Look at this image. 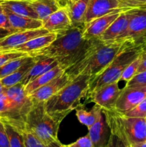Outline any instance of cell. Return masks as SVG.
<instances>
[{
  "instance_id": "cell-1",
  "label": "cell",
  "mask_w": 146,
  "mask_h": 147,
  "mask_svg": "<svg viewBox=\"0 0 146 147\" xmlns=\"http://www.w3.org/2000/svg\"><path fill=\"white\" fill-rule=\"evenodd\" d=\"M93 39L84 38L83 27H72L64 32L57 34V38L50 45L29 53V55L37 59L54 58L60 65L67 70L86 54Z\"/></svg>"
},
{
  "instance_id": "cell-2",
  "label": "cell",
  "mask_w": 146,
  "mask_h": 147,
  "mask_svg": "<svg viewBox=\"0 0 146 147\" xmlns=\"http://www.w3.org/2000/svg\"><path fill=\"white\" fill-rule=\"evenodd\" d=\"M130 45H133L127 40L103 42L94 38L86 54L65 72L71 80L80 75L93 77L100 73L122 50Z\"/></svg>"
},
{
  "instance_id": "cell-3",
  "label": "cell",
  "mask_w": 146,
  "mask_h": 147,
  "mask_svg": "<svg viewBox=\"0 0 146 147\" xmlns=\"http://www.w3.org/2000/svg\"><path fill=\"white\" fill-rule=\"evenodd\" d=\"M91 76L80 75L72 79L60 91L45 101L47 113L59 121L80 104L82 98L87 97Z\"/></svg>"
},
{
  "instance_id": "cell-4",
  "label": "cell",
  "mask_w": 146,
  "mask_h": 147,
  "mask_svg": "<svg viewBox=\"0 0 146 147\" xmlns=\"http://www.w3.org/2000/svg\"><path fill=\"white\" fill-rule=\"evenodd\" d=\"M111 134L117 136L127 147L146 141L145 118L130 117L116 111L103 110Z\"/></svg>"
},
{
  "instance_id": "cell-5",
  "label": "cell",
  "mask_w": 146,
  "mask_h": 147,
  "mask_svg": "<svg viewBox=\"0 0 146 147\" xmlns=\"http://www.w3.org/2000/svg\"><path fill=\"white\" fill-rule=\"evenodd\" d=\"M61 122L47 113L45 102L33 103L24 119L23 127L45 144L59 140L58 131Z\"/></svg>"
},
{
  "instance_id": "cell-6",
  "label": "cell",
  "mask_w": 146,
  "mask_h": 147,
  "mask_svg": "<svg viewBox=\"0 0 146 147\" xmlns=\"http://www.w3.org/2000/svg\"><path fill=\"white\" fill-rule=\"evenodd\" d=\"M141 53V47L133 45L122 50L100 73L90 78L87 98L103 86L119 82L125 69Z\"/></svg>"
},
{
  "instance_id": "cell-7",
  "label": "cell",
  "mask_w": 146,
  "mask_h": 147,
  "mask_svg": "<svg viewBox=\"0 0 146 147\" xmlns=\"http://www.w3.org/2000/svg\"><path fill=\"white\" fill-rule=\"evenodd\" d=\"M131 11L128 27L117 40H127L135 47H141L146 42V10L132 9Z\"/></svg>"
},
{
  "instance_id": "cell-8",
  "label": "cell",
  "mask_w": 146,
  "mask_h": 147,
  "mask_svg": "<svg viewBox=\"0 0 146 147\" xmlns=\"http://www.w3.org/2000/svg\"><path fill=\"white\" fill-rule=\"evenodd\" d=\"M146 98V86H125L121 90L115 111L125 113Z\"/></svg>"
},
{
  "instance_id": "cell-9",
  "label": "cell",
  "mask_w": 146,
  "mask_h": 147,
  "mask_svg": "<svg viewBox=\"0 0 146 147\" xmlns=\"http://www.w3.org/2000/svg\"><path fill=\"white\" fill-rule=\"evenodd\" d=\"M122 89L119 88L118 82L104 86L90 95L87 98L98 105L103 110L113 111L121 93Z\"/></svg>"
},
{
  "instance_id": "cell-10",
  "label": "cell",
  "mask_w": 146,
  "mask_h": 147,
  "mask_svg": "<svg viewBox=\"0 0 146 147\" xmlns=\"http://www.w3.org/2000/svg\"><path fill=\"white\" fill-rule=\"evenodd\" d=\"M70 80L71 79L70 76L64 71L47 84L34 90L32 93L29 94L28 96L33 103L45 102L57 92L60 91Z\"/></svg>"
},
{
  "instance_id": "cell-11",
  "label": "cell",
  "mask_w": 146,
  "mask_h": 147,
  "mask_svg": "<svg viewBox=\"0 0 146 147\" xmlns=\"http://www.w3.org/2000/svg\"><path fill=\"white\" fill-rule=\"evenodd\" d=\"M124 9H117L110 11L108 14H104L92 20L90 22L84 24L83 27V37L86 40L93 38H99L103 32L110 27V24L116 20Z\"/></svg>"
},
{
  "instance_id": "cell-12",
  "label": "cell",
  "mask_w": 146,
  "mask_h": 147,
  "mask_svg": "<svg viewBox=\"0 0 146 147\" xmlns=\"http://www.w3.org/2000/svg\"><path fill=\"white\" fill-rule=\"evenodd\" d=\"M47 33L50 32L43 27L37 30L16 32L4 38L0 39V52L11 51L17 46L21 45L31 39Z\"/></svg>"
},
{
  "instance_id": "cell-13",
  "label": "cell",
  "mask_w": 146,
  "mask_h": 147,
  "mask_svg": "<svg viewBox=\"0 0 146 147\" xmlns=\"http://www.w3.org/2000/svg\"><path fill=\"white\" fill-rule=\"evenodd\" d=\"M117 9H124L119 0H89L84 24Z\"/></svg>"
},
{
  "instance_id": "cell-14",
  "label": "cell",
  "mask_w": 146,
  "mask_h": 147,
  "mask_svg": "<svg viewBox=\"0 0 146 147\" xmlns=\"http://www.w3.org/2000/svg\"><path fill=\"white\" fill-rule=\"evenodd\" d=\"M42 27L50 33L60 34L70 30L72 26L67 11L62 7L43 20Z\"/></svg>"
},
{
  "instance_id": "cell-15",
  "label": "cell",
  "mask_w": 146,
  "mask_h": 147,
  "mask_svg": "<svg viewBox=\"0 0 146 147\" xmlns=\"http://www.w3.org/2000/svg\"><path fill=\"white\" fill-rule=\"evenodd\" d=\"M131 9L122 11L120 15L98 39L103 42L111 41V40H117L120 35H122L128 27L129 22L132 16Z\"/></svg>"
},
{
  "instance_id": "cell-16",
  "label": "cell",
  "mask_w": 146,
  "mask_h": 147,
  "mask_svg": "<svg viewBox=\"0 0 146 147\" xmlns=\"http://www.w3.org/2000/svg\"><path fill=\"white\" fill-rule=\"evenodd\" d=\"M94 147H107L111 131L105 120L103 111L99 120L88 129V134Z\"/></svg>"
},
{
  "instance_id": "cell-17",
  "label": "cell",
  "mask_w": 146,
  "mask_h": 147,
  "mask_svg": "<svg viewBox=\"0 0 146 147\" xmlns=\"http://www.w3.org/2000/svg\"><path fill=\"white\" fill-rule=\"evenodd\" d=\"M4 9V12L7 14L9 23L12 30L16 31H27L42 28V21L39 19L20 16L11 12L9 10Z\"/></svg>"
},
{
  "instance_id": "cell-18",
  "label": "cell",
  "mask_w": 146,
  "mask_h": 147,
  "mask_svg": "<svg viewBox=\"0 0 146 147\" xmlns=\"http://www.w3.org/2000/svg\"><path fill=\"white\" fill-rule=\"evenodd\" d=\"M88 2L89 0H78L74 2L66 4L63 6L70 17L72 27H84V17Z\"/></svg>"
},
{
  "instance_id": "cell-19",
  "label": "cell",
  "mask_w": 146,
  "mask_h": 147,
  "mask_svg": "<svg viewBox=\"0 0 146 147\" xmlns=\"http://www.w3.org/2000/svg\"><path fill=\"white\" fill-rule=\"evenodd\" d=\"M59 63L55 59L49 58V57H44V58L37 59V62L29 70V71L27 73L21 83L24 86H27L28 83L34 80L42 74L45 72L48 71L50 69L53 68L57 65Z\"/></svg>"
},
{
  "instance_id": "cell-20",
  "label": "cell",
  "mask_w": 146,
  "mask_h": 147,
  "mask_svg": "<svg viewBox=\"0 0 146 147\" xmlns=\"http://www.w3.org/2000/svg\"><path fill=\"white\" fill-rule=\"evenodd\" d=\"M57 37L56 33H47L44 35L39 36V37L33 38L29 40L27 42L16 47L13 50L17 52H22V53H30L32 52L37 51L43 47H46L50 45L52 42L54 41Z\"/></svg>"
},
{
  "instance_id": "cell-21",
  "label": "cell",
  "mask_w": 146,
  "mask_h": 147,
  "mask_svg": "<svg viewBox=\"0 0 146 147\" xmlns=\"http://www.w3.org/2000/svg\"><path fill=\"white\" fill-rule=\"evenodd\" d=\"M29 3L42 21L62 7L58 0H31Z\"/></svg>"
},
{
  "instance_id": "cell-22",
  "label": "cell",
  "mask_w": 146,
  "mask_h": 147,
  "mask_svg": "<svg viewBox=\"0 0 146 147\" xmlns=\"http://www.w3.org/2000/svg\"><path fill=\"white\" fill-rule=\"evenodd\" d=\"M64 71H65V70L58 64L55 67L42 74L41 76H40L37 78L34 79V80L28 83L27 86H24V91H25L26 94L28 96L29 94L32 93L34 90H37L39 88L47 84V83L51 81L52 79L57 77L59 75H60Z\"/></svg>"
},
{
  "instance_id": "cell-23",
  "label": "cell",
  "mask_w": 146,
  "mask_h": 147,
  "mask_svg": "<svg viewBox=\"0 0 146 147\" xmlns=\"http://www.w3.org/2000/svg\"><path fill=\"white\" fill-rule=\"evenodd\" d=\"M37 60V59L36 57H31L28 61L26 62L20 67H19L14 73L0 79V82H1L3 87L9 88L14 86V85L17 84L19 83H21L24 76L29 71L30 69L34 66Z\"/></svg>"
},
{
  "instance_id": "cell-24",
  "label": "cell",
  "mask_w": 146,
  "mask_h": 147,
  "mask_svg": "<svg viewBox=\"0 0 146 147\" xmlns=\"http://www.w3.org/2000/svg\"><path fill=\"white\" fill-rule=\"evenodd\" d=\"M0 4L3 8L7 9L18 15L39 19L37 13L31 7L29 1H0Z\"/></svg>"
},
{
  "instance_id": "cell-25",
  "label": "cell",
  "mask_w": 146,
  "mask_h": 147,
  "mask_svg": "<svg viewBox=\"0 0 146 147\" xmlns=\"http://www.w3.org/2000/svg\"><path fill=\"white\" fill-rule=\"evenodd\" d=\"M102 112V108L95 104L90 111H86L82 108L77 109L76 116L82 124L84 125L89 129L99 120Z\"/></svg>"
},
{
  "instance_id": "cell-26",
  "label": "cell",
  "mask_w": 146,
  "mask_h": 147,
  "mask_svg": "<svg viewBox=\"0 0 146 147\" xmlns=\"http://www.w3.org/2000/svg\"><path fill=\"white\" fill-rule=\"evenodd\" d=\"M14 127L17 128L22 135L26 147H64V144H62L59 140L52 142L50 144H45L40 139H37L31 132L26 130L23 126H19V127L14 126Z\"/></svg>"
},
{
  "instance_id": "cell-27",
  "label": "cell",
  "mask_w": 146,
  "mask_h": 147,
  "mask_svg": "<svg viewBox=\"0 0 146 147\" xmlns=\"http://www.w3.org/2000/svg\"><path fill=\"white\" fill-rule=\"evenodd\" d=\"M3 122L8 136L9 147H26L23 136L19 131L8 122L4 121H3Z\"/></svg>"
},
{
  "instance_id": "cell-28",
  "label": "cell",
  "mask_w": 146,
  "mask_h": 147,
  "mask_svg": "<svg viewBox=\"0 0 146 147\" xmlns=\"http://www.w3.org/2000/svg\"><path fill=\"white\" fill-rule=\"evenodd\" d=\"M31 57L30 55H26L19 58L14 59L0 67V79L14 73L19 67H20L26 62L28 61Z\"/></svg>"
},
{
  "instance_id": "cell-29",
  "label": "cell",
  "mask_w": 146,
  "mask_h": 147,
  "mask_svg": "<svg viewBox=\"0 0 146 147\" xmlns=\"http://www.w3.org/2000/svg\"><path fill=\"white\" fill-rule=\"evenodd\" d=\"M140 55L137 57L136 59H135L133 62H132L130 64H129L127 65V67L125 69V70L123 71V74L121 75L120 78V80H125V81H129L135 75H136L137 73V70L138 69L139 65H140Z\"/></svg>"
},
{
  "instance_id": "cell-30",
  "label": "cell",
  "mask_w": 146,
  "mask_h": 147,
  "mask_svg": "<svg viewBox=\"0 0 146 147\" xmlns=\"http://www.w3.org/2000/svg\"><path fill=\"white\" fill-rule=\"evenodd\" d=\"M26 55H29L28 53L14 51V50L0 52V67L5 65L6 63H9L11 60L19 58V57H24Z\"/></svg>"
},
{
  "instance_id": "cell-31",
  "label": "cell",
  "mask_w": 146,
  "mask_h": 147,
  "mask_svg": "<svg viewBox=\"0 0 146 147\" xmlns=\"http://www.w3.org/2000/svg\"><path fill=\"white\" fill-rule=\"evenodd\" d=\"M125 115L130 117L145 118L146 117V98L142 100L140 103L137 105L132 110L129 111L127 113H124Z\"/></svg>"
},
{
  "instance_id": "cell-32",
  "label": "cell",
  "mask_w": 146,
  "mask_h": 147,
  "mask_svg": "<svg viewBox=\"0 0 146 147\" xmlns=\"http://www.w3.org/2000/svg\"><path fill=\"white\" fill-rule=\"evenodd\" d=\"M146 86V70L135 75L129 81L127 82L125 86Z\"/></svg>"
},
{
  "instance_id": "cell-33",
  "label": "cell",
  "mask_w": 146,
  "mask_h": 147,
  "mask_svg": "<svg viewBox=\"0 0 146 147\" xmlns=\"http://www.w3.org/2000/svg\"><path fill=\"white\" fill-rule=\"evenodd\" d=\"M123 8L125 9H139L146 4V0H119Z\"/></svg>"
},
{
  "instance_id": "cell-34",
  "label": "cell",
  "mask_w": 146,
  "mask_h": 147,
  "mask_svg": "<svg viewBox=\"0 0 146 147\" xmlns=\"http://www.w3.org/2000/svg\"><path fill=\"white\" fill-rule=\"evenodd\" d=\"M64 147H94L92 142L88 134L77 139L76 142L67 145H64Z\"/></svg>"
},
{
  "instance_id": "cell-35",
  "label": "cell",
  "mask_w": 146,
  "mask_h": 147,
  "mask_svg": "<svg viewBox=\"0 0 146 147\" xmlns=\"http://www.w3.org/2000/svg\"><path fill=\"white\" fill-rule=\"evenodd\" d=\"M0 147H9L5 126L1 119H0Z\"/></svg>"
},
{
  "instance_id": "cell-36",
  "label": "cell",
  "mask_w": 146,
  "mask_h": 147,
  "mask_svg": "<svg viewBox=\"0 0 146 147\" xmlns=\"http://www.w3.org/2000/svg\"><path fill=\"white\" fill-rule=\"evenodd\" d=\"M107 147H127L117 136L111 134Z\"/></svg>"
},
{
  "instance_id": "cell-37",
  "label": "cell",
  "mask_w": 146,
  "mask_h": 147,
  "mask_svg": "<svg viewBox=\"0 0 146 147\" xmlns=\"http://www.w3.org/2000/svg\"><path fill=\"white\" fill-rule=\"evenodd\" d=\"M140 58H141V60H140V65H139L136 74L146 70V51L142 50V53L140 54Z\"/></svg>"
},
{
  "instance_id": "cell-38",
  "label": "cell",
  "mask_w": 146,
  "mask_h": 147,
  "mask_svg": "<svg viewBox=\"0 0 146 147\" xmlns=\"http://www.w3.org/2000/svg\"><path fill=\"white\" fill-rule=\"evenodd\" d=\"M0 28L10 29V30H12V29L11 28V27H10L9 23L8 17H7V14L4 12L0 14Z\"/></svg>"
},
{
  "instance_id": "cell-39",
  "label": "cell",
  "mask_w": 146,
  "mask_h": 147,
  "mask_svg": "<svg viewBox=\"0 0 146 147\" xmlns=\"http://www.w3.org/2000/svg\"><path fill=\"white\" fill-rule=\"evenodd\" d=\"M16 32L18 31H16V30H10V29L0 28V39L4 38V37L12 34V33Z\"/></svg>"
},
{
  "instance_id": "cell-40",
  "label": "cell",
  "mask_w": 146,
  "mask_h": 147,
  "mask_svg": "<svg viewBox=\"0 0 146 147\" xmlns=\"http://www.w3.org/2000/svg\"><path fill=\"white\" fill-rule=\"evenodd\" d=\"M60 1V4H61L62 7H63L64 5H65L66 4H68V3H72L74 1H77L78 0H58Z\"/></svg>"
},
{
  "instance_id": "cell-41",
  "label": "cell",
  "mask_w": 146,
  "mask_h": 147,
  "mask_svg": "<svg viewBox=\"0 0 146 147\" xmlns=\"http://www.w3.org/2000/svg\"><path fill=\"white\" fill-rule=\"evenodd\" d=\"M132 147H146V141L145 142H141V143L134 145V146H133Z\"/></svg>"
},
{
  "instance_id": "cell-42",
  "label": "cell",
  "mask_w": 146,
  "mask_h": 147,
  "mask_svg": "<svg viewBox=\"0 0 146 147\" xmlns=\"http://www.w3.org/2000/svg\"><path fill=\"white\" fill-rule=\"evenodd\" d=\"M141 48H142V50H143V51H146V42L145 43L143 46H142Z\"/></svg>"
},
{
  "instance_id": "cell-43",
  "label": "cell",
  "mask_w": 146,
  "mask_h": 147,
  "mask_svg": "<svg viewBox=\"0 0 146 147\" xmlns=\"http://www.w3.org/2000/svg\"><path fill=\"white\" fill-rule=\"evenodd\" d=\"M31 1V0H0V1Z\"/></svg>"
},
{
  "instance_id": "cell-44",
  "label": "cell",
  "mask_w": 146,
  "mask_h": 147,
  "mask_svg": "<svg viewBox=\"0 0 146 147\" xmlns=\"http://www.w3.org/2000/svg\"><path fill=\"white\" fill-rule=\"evenodd\" d=\"M4 12V9H3L2 6L0 4V14H1V13Z\"/></svg>"
},
{
  "instance_id": "cell-45",
  "label": "cell",
  "mask_w": 146,
  "mask_h": 147,
  "mask_svg": "<svg viewBox=\"0 0 146 147\" xmlns=\"http://www.w3.org/2000/svg\"><path fill=\"white\" fill-rule=\"evenodd\" d=\"M139 9H145V10H146V4H145V5L143 6V7H141V8H139Z\"/></svg>"
},
{
  "instance_id": "cell-46",
  "label": "cell",
  "mask_w": 146,
  "mask_h": 147,
  "mask_svg": "<svg viewBox=\"0 0 146 147\" xmlns=\"http://www.w3.org/2000/svg\"><path fill=\"white\" fill-rule=\"evenodd\" d=\"M3 88V86H2V85H1V82H0V88Z\"/></svg>"
},
{
  "instance_id": "cell-47",
  "label": "cell",
  "mask_w": 146,
  "mask_h": 147,
  "mask_svg": "<svg viewBox=\"0 0 146 147\" xmlns=\"http://www.w3.org/2000/svg\"><path fill=\"white\" fill-rule=\"evenodd\" d=\"M1 115H0V119H1Z\"/></svg>"
},
{
  "instance_id": "cell-48",
  "label": "cell",
  "mask_w": 146,
  "mask_h": 147,
  "mask_svg": "<svg viewBox=\"0 0 146 147\" xmlns=\"http://www.w3.org/2000/svg\"><path fill=\"white\" fill-rule=\"evenodd\" d=\"M145 120H146V117H145Z\"/></svg>"
}]
</instances>
